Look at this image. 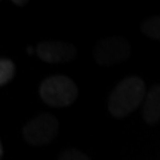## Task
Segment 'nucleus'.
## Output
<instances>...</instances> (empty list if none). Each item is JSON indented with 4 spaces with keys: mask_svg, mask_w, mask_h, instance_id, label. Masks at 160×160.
Instances as JSON below:
<instances>
[{
    "mask_svg": "<svg viewBox=\"0 0 160 160\" xmlns=\"http://www.w3.org/2000/svg\"><path fill=\"white\" fill-rule=\"evenodd\" d=\"M13 3L16 4V6H23V4H27L26 0H13Z\"/></svg>",
    "mask_w": 160,
    "mask_h": 160,
    "instance_id": "obj_10",
    "label": "nucleus"
},
{
    "mask_svg": "<svg viewBox=\"0 0 160 160\" xmlns=\"http://www.w3.org/2000/svg\"><path fill=\"white\" fill-rule=\"evenodd\" d=\"M142 32L152 40H160V15L151 16L142 23Z\"/></svg>",
    "mask_w": 160,
    "mask_h": 160,
    "instance_id": "obj_7",
    "label": "nucleus"
},
{
    "mask_svg": "<svg viewBox=\"0 0 160 160\" xmlns=\"http://www.w3.org/2000/svg\"><path fill=\"white\" fill-rule=\"evenodd\" d=\"M59 133V120L51 113H40L23 127V138L31 146H46Z\"/></svg>",
    "mask_w": 160,
    "mask_h": 160,
    "instance_id": "obj_3",
    "label": "nucleus"
},
{
    "mask_svg": "<svg viewBox=\"0 0 160 160\" xmlns=\"http://www.w3.org/2000/svg\"><path fill=\"white\" fill-rule=\"evenodd\" d=\"M131 55V46L122 36H108L102 39L93 49V59L102 67L115 66L124 62Z\"/></svg>",
    "mask_w": 160,
    "mask_h": 160,
    "instance_id": "obj_4",
    "label": "nucleus"
},
{
    "mask_svg": "<svg viewBox=\"0 0 160 160\" xmlns=\"http://www.w3.org/2000/svg\"><path fill=\"white\" fill-rule=\"evenodd\" d=\"M16 73V67L12 60L2 59L0 60V86H6L13 79Z\"/></svg>",
    "mask_w": 160,
    "mask_h": 160,
    "instance_id": "obj_8",
    "label": "nucleus"
},
{
    "mask_svg": "<svg viewBox=\"0 0 160 160\" xmlns=\"http://www.w3.org/2000/svg\"><path fill=\"white\" fill-rule=\"evenodd\" d=\"M58 160H91V158L83 151H80V149L69 148L60 155Z\"/></svg>",
    "mask_w": 160,
    "mask_h": 160,
    "instance_id": "obj_9",
    "label": "nucleus"
},
{
    "mask_svg": "<svg viewBox=\"0 0 160 160\" xmlns=\"http://www.w3.org/2000/svg\"><path fill=\"white\" fill-rule=\"evenodd\" d=\"M146 95V83L142 78H124L109 93L108 111L115 118L127 116L144 103Z\"/></svg>",
    "mask_w": 160,
    "mask_h": 160,
    "instance_id": "obj_1",
    "label": "nucleus"
},
{
    "mask_svg": "<svg viewBox=\"0 0 160 160\" xmlns=\"http://www.w3.org/2000/svg\"><path fill=\"white\" fill-rule=\"evenodd\" d=\"M39 95L43 102L51 107H68L78 99L79 89L71 78L53 75L42 82Z\"/></svg>",
    "mask_w": 160,
    "mask_h": 160,
    "instance_id": "obj_2",
    "label": "nucleus"
},
{
    "mask_svg": "<svg viewBox=\"0 0 160 160\" xmlns=\"http://www.w3.org/2000/svg\"><path fill=\"white\" fill-rule=\"evenodd\" d=\"M142 116L148 124L160 122V84H155L147 92L143 103Z\"/></svg>",
    "mask_w": 160,
    "mask_h": 160,
    "instance_id": "obj_6",
    "label": "nucleus"
},
{
    "mask_svg": "<svg viewBox=\"0 0 160 160\" xmlns=\"http://www.w3.org/2000/svg\"><path fill=\"white\" fill-rule=\"evenodd\" d=\"M73 44L64 42H42L36 47V55L40 60L49 64L67 63L76 56Z\"/></svg>",
    "mask_w": 160,
    "mask_h": 160,
    "instance_id": "obj_5",
    "label": "nucleus"
}]
</instances>
